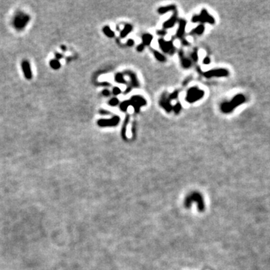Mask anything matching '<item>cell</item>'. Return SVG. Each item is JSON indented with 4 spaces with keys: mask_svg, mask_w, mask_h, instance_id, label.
I'll list each match as a JSON object with an SVG mask.
<instances>
[{
    "mask_svg": "<svg viewBox=\"0 0 270 270\" xmlns=\"http://www.w3.org/2000/svg\"><path fill=\"white\" fill-rule=\"evenodd\" d=\"M159 104L163 109L165 110L167 113H171V110H173V106L171 105V101L168 98V95H167L166 93L162 95L161 97Z\"/></svg>",
    "mask_w": 270,
    "mask_h": 270,
    "instance_id": "cell-8",
    "label": "cell"
},
{
    "mask_svg": "<svg viewBox=\"0 0 270 270\" xmlns=\"http://www.w3.org/2000/svg\"><path fill=\"white\" fill-rule=\"evenodd\" d=\"M110 91H109V90H104L103 92H102V95H103L104 96H105V97L109 96V95H110Z\"/></svg>",
    "mask_w": 270,
    "mask_h": 270,
    "instance_id": "cell-34",
    "label": "cell"
},
{
    "mask_svg": "<svg viewBox=\"0 0 270 270\" xmlns=\"http://www.w3.org/2000/svg\"><path fill=\"white\" fill-rule=\"evenodd\" d=\"M229 75V71L225 68H218L208 71L203 73V76L206 78H211L212 77H227Z\"/></svg>",
    "mask_w": 270,
    "mask_h": 270,
    "instance_id": "cell-7",
    "label": "cell"
},
{
    "mask_svg": "<svg viewBox=\"0 0 270 270\" xmlns=\"http://www.w3.org/2000/svg\"><path fill=\"white\" fill-rule=\"evenodd\" d=\"M158 45L161 50L165 53H170L172 55L176 50V47L173 46L172 41H165L163 38H160L158 40Z\"/></svg>",
    "mask_w": 270,
    "mask_h": 270,
    "instance_id": "cell-5",
    "label": "cell"
},
{
    "mask_svg": "<svg viewBox=\"0 0 270 270\" xmlns=\"http://www.w3.org/2000/svg\"><path fill=\"white\" fill-rule=\"evenodd\" d=\"M131 90V87H128V88H127V89H126V90H125V92H124V93H125V94H128V93L130 92Z\"/></svg>",
    "mask_w": 270,
    "mask_h": 270,
    "instance_id": "cell-37",
    "label": "cell"
},
{
    "mask_svg": "<svg viewBox=\"0 0 270 270\" xmlns=\"http://www.w3.org/2000/svg\"><path fill=\"white\" fill-rule=\"evenodd\" d=\"M126 44L128 47H132V46L134 44V41L132 40V39H128V41H127V43H126Z\"/></svg>",
    "mask_w": 270,
    "mask_h": 270,
    "instance_id": "cell-32",
    "label": "cell"
},
{
    "mask_svg": "<svg viewBox=\"0 0 270 270\" xmlns=\"http://www.w3.org/2000/svg\"><path fill=\"white\" fill-rule=\"evenodd\" d=\"M128 101L130 103V106L133 107L135 113H137L140 112L141 107L146 105V100L141 95H134Z\"/></svg>",
    "mask_w": 270,
    "mask_h": 270,
    "instance_id": "cell-4",
    "label": "cell"
},
{
    "mask_svg": "<svg viewBox=\"0 0 270 270\" xmlns=\"http://www.w3.org/2000/svg\"><path fill=\"white\" fill-rule=\"evenodd\" d=\"M22 69L23 71V74L25 75L26 78L27 80H31L32 77V71H31L30 65L28 63V61L24 60L22 63Z\"/></svg>",
    "mask_w": 270,
    "mask_h": 270,
    "instance_id": "cell-10",
    "label": "cell"
},
{
    "mask_svg": "<svg viewBox=\"0 0 270 270\" xmlns=\"http://www.w3.org/2000/svg\"><path fill=\"white\" fill-rule=\"evenodd\" d=\"M128 122H129V116L127 115L126 117H125V121H124L122 128V132H121L122 137V138H123L125 140H127L126 130H127V125H128Z\"/></svg>",
    "mask_w": 270,
    "mask_h": 270,
    "instance_id": "cell-17",
    "label": "cell"
},
{
    "mask_svg": "<svg viewBox=\"0 0 270 270\" xmlns=\"http://www.w3.org/2000/svg\"><path fill=\"white\" fill-rule=\"evenodd\" d=\"M210 63H211V59H210V58L209 57H205L204 59H203V64L204 65H209V64H210Z\"/></svg>",
    "mask_w": 270,
    "mask_h": 270,
    "instance_id": "cell-30",
    "label": "cell"
},
{
    "mask_svg": "<svg viewBox=\"0 0 270 270\" xmlns=\"http://www.w3.org/2000/svg\"><path fill=\"white\" fill-rule=\"evenodd\" d=\"M182 44H184L185 46H186V45L188 46V44H189V43L188 42V41H187V40H185V39H182Z\"/></svg>",
    "mask_w": 270,
    "mask_h": 270,
    "instance_id": "cell-35",
    "label": "cell"
},
{
    "mask_svg": "<svg viewBox=\"0 0 270 270\" xmlns=\"http://www.w3.org/2000/svg\"><path fill=\"white\" fill-rule=\"evenodd\" d=\"M191 59H192L194 62H197V61L198 60V51H197V50H194V52L191 53Z\"/></svg>",
    "mask_w": 270,
    "mask_h": 270,
    "instance_id": "cell-28",
    "label": "cell"
},
{
    "mask_svg": "<svg viewBox=\"0 0 270 270\" xmlns=\"http://www.w3.org/2000/svg\"><path fill=\"white\" fill-rule=\"evenodd\" d=\"M186 23H187V22L184 19H181V20H179V28H178V30L176 32V37L179 38L183 39L185 30Z\"/></svg>",
    "mask_w": 270,
    "mask_h": 270,
    "instance_id": "cell-9",
    "label": "cell"
},
{
    "mask_svg": "<svg viewBox=\"0 0 270 270\" xmlns=\"http://www.w3.org/2000/svg\"><path fill=\"white\" fill-rule=\"evenodd\" d=\"M173 110L176 114H178L182 110V104L180 103H176L173 107Z\"/></svg>",
    "mask_w": 270,
    "mask_h": 270,
    "instance_id": "cell-25",
    "label": "cell"
},
{
    "mask_svg": "<svg viewBox=\"0 0 270 270\" xmlns=\"http://www.w3.org/2000/svg\"><path fill=\"white\" fill-rule=\"evenodd\" d=\"M29 17L27 16H23V17H18L15 20V24L17 28H23L26 23L28 22Z\"/></svg>",
    "mask_w": 270,
    "mask_h": 270,
    "instance_id": "cell-14",
    "label": "cell"
},
{
    "mask_svg": "<svg viewBox=\"0 0 270 270\" xmlns=\"http://www.w3.org/2000/svg\"><path fill=\"white\" fill-rule=\"evenodd\" d=\"M121 92H122L121 90H120L119 88L117 87V86H115V87H113V94L114 95H119Z\"/></svg>",
    "mask_w": 270,
    "mask_h": 270,
    "instance_id": "cell-29",
    "label": "cell"
},
{
    "mask_svg": "<svg viewBox=\"0 0 270 270\" xmlns=\"http://www.w3.org/2000/svg\"><path fill=\"white\" fill-rule=\"evenodd\" d=\"M191 22L193 23H200L201 24H203L205 23H208L209 24H214L215 23L214 17L212 15L209 14L206 9H203L201 11L200 14L199 15H194L191 18Z\"/></svg>",
    "mask_w": 270,
    "mask_h": 270,
    "instance_id": "cell-3",
    "label": "cell"
},
{
    "mask_svg": "<svg viewBox=\"0 0 270 270\" xmlns=\"http://www.w3.org/2000/svg\"><path fill=\"white\" fill-rule=\"evenodd\" d=\"M100 113H101V115H107L108 113H110V112L105 111V110H100Z\"/></svg>",
    "mask_w": 270,
    "mask_h": 270,
    "instance_id": "cell-36",
    "label": "cell"
},
{
    "mask_svg": "<svg viewBox=\"0 0 270 270\" xmlns=\"http://www.w3.org/2000/svg\"><path fill=\"white\" fill-rule=\"evenodd\" d=\"M123 74L128 75V76L130 77L131 84L132 87H139V86H140V85H139V81L138 80H137V76H136V74H135L134 73L130 71H126L123 73Z\"/></svg>",
    "mask_w": 270,
    "mask_h": 270,
    "instance_id": "cell-12",
    "label": "cell"
},
{
    "mask_svg": "<svg viewBox=\"0 0 270 270\" xmlns=\"http://www.w3.org/2000/svg\"><path fill=\"white\" fill-rule=\"evenodd\" d=\"M157 34L159 36H164L167 34L165 30H158L157 32Z\"/></svg>",
    "mask_w": 270,
    "mask_h": 270,
    "instance_id": "cell-33",
    "label": "cell"
},
{
    "mask_svg": "<svg viewBox=\"0 0 270 270\" xmlns=\"http://www.w3.org/2000/svg\"><path fill=\"white\" fill-rule=\"evenodd\" d=\"M130 106V103H129V101L127 100V101H122L119 105V109L122 110V112H126L128 110V108Z\"/></svg>",
    "mask_w": 270,
    "mask_h": 270,
    "instance_id": "cell-23",
    "label": "cell"
},
{
    "mask_svg": "<svg viewBox=\"0 0 270 270\" xmlns=\"http://www.w3.org/2000/svg\"><path fill=\"white\" fill-rule=\"evenodd\" d=\"M176 21H177V12L175 11L172 17L164 23V24H163L164 29H171V28L173 27Z\"/></svg>",
    "mask_w": 270,
    "mask_h": 270,
    "instance_id": "cell-11",
    "label": "cell"
},
{
    "mask_svg": "<svg viewBox=\"0 0 270 270\" xmlns=\"http://www.w3.org/2000/svg\"><path fill=\"white\" fill-rule=\"evenodd\" d=\"M204 91L199 90L198 87H191L187 91L185 100L187 102L192 104L196 101L200 100L204 96Z\"/></svg>",
    "mask_w": 270,
    "mask_h": 270,
    "instance_id": "cell-2",
    "label": "cell"
},
{
    "mask_svg": "<svg viewBox=\"0 0 270 270\" xmlns=\"http://www.w3.org/2000/svg\"><path fill=\"white\" fill-rule=\"evenodd\" d=\"M246 98L242 94L236 95V96L233 98L230 101H225L221 105V110L223 113H231L236 107L242 104L245 101Z\"/></svg>",
    "mask_w": 270,
    "mask_h": 270,
    "instance_id": "cell-1",
    "label": "cell"
},
{
    "mask_svg": "<svg viewBox=\"0 0 270 270\" xmlns=\"http://www.w3.org/2000/svg\"><path fill=\"white\" fill-rule=\"evenodd\" d=\"M120 121V118L118 116H114L112 118L108 119H99L97 122L98 126L102 127V128H106V127H115L119 125Z\"/></svg>",
    "mask_w": 270,
    "mask_h": 270,
    "instance_id": "cell-6",
    "label": "cell"
},
{
    "mask_svg": "<svg viewBox=\"0 0 270 270\" xmlns=\"http://www.w3.org/2000/svg\"><path fill=\"white\" fill-rule=\"evenodd\" d=\"M152 39H153V36L151 34L146 33L142 36V42L144 46H148L152 43Z\"/></svg>",
    "mask_w": 270,
    "mask_h": 270,
    "instance_id": "cell-16",
    "label": "cell"
},
{
    "mask_svg": "<svg viewBox=\"0 0 270 270\" xmlns=\"http://www.w3.org/2000/svg\"><path fill=\"white\" fill-rule=\"evenodd\" d=\"M176 9V5H168V6H165V7H161L158 9V12L159 14H164L167 13L168 11H174Z\"/></svg>",
    "mask_w": 270,
    "mask_h": 270,
    "instance_id": "cell-18",
    "label": "cell"
},
{
    "mask_svg": "<svg viewBox=\"0 0 270 270\" xmlns=\"http://www.w3.org/2000/svg\"><path fill=\"white\" fill-rule=\"evenodd\" d=\"M205 31V26L203 24H200V25L194 28L192 31L191 32V34H195V35H202Z\"/></svg>",
    "mask_w": 270,
    "mask_h": 270,
    "instance_id": "cell-19",
    "label": "cell"
},
{
    "mask_svg": "<svg viewBox=\"0 0 270 270\" xmlns=\"http://www.w3.org/2000/svg\"><path fill=\"white\" fill-rule=\"evenodd\" d=\"M144 48H145V46L143 44H140L137 47V50L138 51V52H142V51L144 50Z\"/></svg>",
    "mask_w": 270,
    "mask_h": 270,
    "instance_id": "cell-31",
    "label": "cell"
},
{
    "mask_svg": "<svg viewBox=\"0 0 270 270\" xmlns=\"http://www.w3.org/2000/svg\"><path fill=\"white\" fill-rule=\"evenodd\" d=\"M56 58H57L56 59H61V58H63V56H62V55H59V53H56Z\"/></svg>",
    "mask_w": 270,
    "mask_h": 270,
    "instance_id": "cell-38",
    "label": "cell"
},
{
    "mask_svg": "<svg viewBox=\"0 0 270 270\" xmlns=\"http://www.w3.org/2000/svg\"><path fill=\"white\" fill-rule=\"evenodd\" d=\"M108 104H109V105H110V106H112V107H115V106H117V105H118L119 104V99L117 98H111V99L110 100V101H108Z\"/></svg>",
    "mask_w": 270,
    "mask_h": 270,
    "instance_id": "cell-26",
    "label": "cell"
},
{
    "mask_svg": "<svg viewBox=\"0 0 270 270\" xmlns=\"http://www.w3.org/2000/svg\"><path fill=\"white\" fill-rule=\"evenodd\" d=\"M153 54H154V56L155 57V59H157L159 62H161V63H164V62H166L165 56H164L163 54L160 53L158 51L153 50Z\"/></svg>",
    "mask_w": 270,
    "mask_h": 270,
    "instance_id": "cell-22",
    "label": "cell"
},
{
    "mask_svg": "<svg viewBox=\"0 0 270 270\" xmlns=\"http://www.w3.org/2000/svg\"><path fill=\"white\" fill-rule=\"evenodd\" d=\"M115 81L118 83H126L127 82L124 79V74L122 73H117L115 75Z\"/></svg>",
    "mask_w": 270,
    "mask_h": 270,
    "instance_id": "cell-21",
    "label": "cell"
},
{
    "mask_svg": "<svg viewBox=\"0 0 270 270\" xmlns=\"http://www.w3.org/2000/svg\"><path fill=\"white\" fill-rule=\"evenodd\" d=\"M103 32L104 33L105 36L108 38H113L115 36V32L110 29V26H105L103 28Z\"/></svg>",
    "mask_w": 270,
    "mask_h": 270,
    "instance_id": "cell-20",
    "label": "cell"
},
{
    "mask_svg": "<svg viewBox=\"0 0 270 270\" xmlns=\"http://www.w3.org/2000/svg\"><path fill=\"white\" fill-rule=\"evenodd\" d=\"M132 29H133V26H132L131 24H126V25L124 26V29L121 31V32H120V38H125L128 34L131 32Z\"/></svg>",
    "mask_w": 270,
    "mask_h": 270,
    "instance_id": "cell-15",
    "label": "cell"
},
{
    "mask_svg": "<svg viewBox=\"0 0 270 270\" xmlns=\"http://www.w3.org/2000/svg\"><path fill=\"white\" fill-rule=\"evenodd\" d=\"M179 57H180L181 59V63H182V67L185 68H188L191 66V64H192V62H191V59H189L188 58L185 57L184 56V52L182 50H180L179 53Z\"/></svg>",
    "mask_w": 270,
    "mask_h": 270,
    "instance_id": "cell-13",
    "label": "cell"
},
{
    "mask_svg": "<svg viewBox=\"0 0 270 270\" xmlns=\"http://www.w3.org/2000/svg\"><path fill=\"white\" fill-rule=\"evenodd\" d=\"M178 95H179V92L175 91L173 93H171V94L168 95V98L170 101H171V100L176 99V98H178Z\"/></svg>",
    "mask_w": 270,
    "mask_h": 270,
    "instance_id": "cell-27",
    "label": "cell"
},
{
    "mask_svg": "<svg viewBox=\"0 0 270 270\" xmlns=\"http://www.w3.org/2000/svg\"><path fill=\"white\" fill-rule=\"evenodd\" d=\"M50 65L51 68H53V69H55V70L59 69V68L61 67L60 63H59V60H58V59H52V60L50 61Z\"/></svg>",
    "mask_w": 270,
    "mask_h": 270,
    "instance_id": "cell-24",
    "label": "cell"
}]
</instances>
